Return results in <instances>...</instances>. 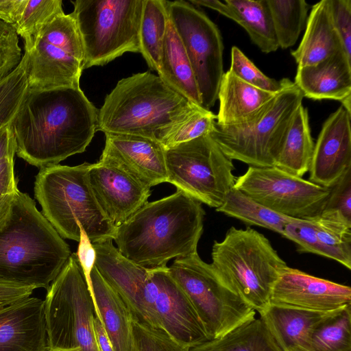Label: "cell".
Here are the masks:
<instances>
[{
    "instance_id": "8992f818",
    "label": "cell",
    "mask_w": 351,
    "mask_h": 351,
    "mask_svg": "<svg viewBox=\"0 0 351 351\" xmlns=\"http://www.w3.org/2000/svg\"><path fill=\"white\" fill-rule=\"evenodd\" d=\"M211 255L219 278L255 311L270 304L273 287L287 265L263 234L232 226L222 241H214Z\"/></svg>"
},
{
    "instance_id": "e575fe53",
    "label": "cell",
    "mask_w": 351,
    "mask_h": 351,
    "mask_svg": "<svg viewBox=\"0 0 351 351\" xmlns=\"http://www.w3.org/2000/svg\"><path fill=\"white\" fill-rule=\"evenodd\" d=\"M310 221L319 240L332 252L334 260L351 269V223L337 215L321 212Z\"/></svg>"
},
{
    "instance_id": "7a4b0ae2",
    "label": "cell",
    "mask_w": 351,
    "mask_h": 351,
    "mask_svg": "<svg viewBox=\"0 0 351 351\" xmlns=\"http://www.w3.org/2000/svg\"><path fill=\"white\" fill-rule=\"evenodd\" d=\"M204 215L202 203L177 190L145 204L117 228L113 240L123 256L142 267H167L173 258L197 252Z\"/></svg>"
},
{
    "instance_id": "3957f363",
    "label": "cell",
    "mask_w": 351,
    "mask_h": 351,
    "mask_svg": "<svg viewBox=\"0 0 351 351\" xmlns=\"http://www.w3.org/2000/svg\"><path fill=\"white\" fill-rule=\"evenodd\" d=\"M71 254L35 202L19 191L0 226V278L47 290Z\"/></svg>"
},
{
    "instance_id": "9c48e42d",
    "label": "cell",
    "mask_w": 351,
    "mask_h": 351,
    "mask_svg": "<svg viewBox=\"0 0 351 351\" xmlns=\"http://www.w3.org/2000/svg\"><path fill=\"white\" fill-rule=\"evenodd\" d=\"M44 302L48 348L99 351L94 304L75 253L51 283Z\"/></svg>"
},
{
    "instance_id": "5bb4252c",
    "label": "cell",
    "mask_w": 351,
    "mask_h": 351,
    "mask_svg": "<svg viewBox=\"0 0 351 351\" xmlns=\"http://www.w3.org/2000/svg\"><path fill=\"white\" fill-rule=\"evenodd\" d=\"M234 188L277 213L303 220L319 215L330 194V188L275 166H250L236 178Z\"/></svg>"
},
{
    "instance_id": "603a6c76",
    "label": "cell",
    "mask_w": 351,
    "mask_h": 351,
    "mask_svg": "<svg viewBox=\"0 0 351 351\" xmlns=\"http://www.w3.org/2000/svg\"><path fill=\"white\" fill-rule=\"evenodd\" d=\"M195 6L215 10L241 25L265 53L278 48L267 0H193Z\"/></svg>"
},
{
    "instance_id": "681fc988",
    "label": "cell",
    "mask_w": 351,
    "mask_h": 351,
    "mask_svg": "<svg viewBox=\"0 0 351 351\" xmlns=\"http://www.w3.org/2000/svg\"><path fill=\"white\" fill-rule=\"evenodd\" d=\"M27 0H0V21L15 27Z\"/></svg>"
},
{
    "instance_id": "d4e9b609",
    "label": "cell",
    "mask_w": 351,
    "mask_h": 351,
    "mask_svg": "<svg viewBox=\"0 0 351 351\" xmlns=\"http://www.w3.org/2000/svg\"><path fill=\"white\" fill-rule=\"evenodd\" d=\"M277 93L255 87L239 78L231 70H228L224 72L219 88V107L216 123L220 126H233L247 122Z\"/></svg>"
},
{
    "instance_id": "44dd1931",
    "label": "cell",
    "mask_w": 351,
    "mask_h": 351,
    "mask_svg": "<svg viewBox=\"0 0 351 351\" xmlns=\"http://www.w3.org/2000/svg\"><path fill=\"white\" fill-rule=\"evenodd\" d=\"M45 302L28 297L0 308V351H47Z\"/></svg>"
},
{
    "instance_id": "ab89813d",
    "label": "cell",
    "mask_w": 351,
    "mask_h": 351,
    "mask_svg": "<svg viewBox=\"0 0 351 351\" xmlns=\"http://www.w3.org/2000/svg\"><path fill=\"white\" fill-rule=\"evenodd\" d=\"M230 70L243 81L261 89L277 93L282 88V80L278 81L265 75L237 47L231 49Z\"/></svg>"
},
{
    "instance_id": "bcb514c9",
    "label": "cell",
    "mask_w": 351,
    "mask_h": 351,
    "mask_svg": "<svg viewBox=\"0 0 351 351\" xmlns=\"http://www.w3.org/2000/svg\"><path fill=\"white\" fill-rule=\"evenodd\" d=\"M78 242L77 251L75 254L83 271L88 289L93 300L95 312L96 313V306L93 294L90 279V273L95 265V250L93 243L90 242L85 231L82 228H80V238Z\"/></svg>"
},
{
    "instance_id": "4316f807",
    "label": "cell",
    "mask_w": 351,
    "mask_h": 351,
    "mask_svg": "<svg viewBox=\"0 0 351 351\" xmlns=\"http://www.w3.org/2000/svg\"><path fill=\"white\" fill-rule=\"evenodd\" d=\"M90 279L96 316L102 322L114 351H131L133 317L130 311L95 265Z\"/></svg>"
},
{
    "instance_id": "e0dca14e",
    "label": "cell",
    "mask_w": 351,
    "mask_h": 351,
    "mask_svg": "<svg viewBox=\"0 0 351 351\" xmlns=\"http://www.w3.org/2000/svg\"><path fill=\"white\" fill-rule=\"evenodd\" d=\"M270 304L331 312L351 304V288L287 266L273 287Z\"/></svg>"
},
{
    "instance_id": "f1b7e54d",
    "label": "cell",
    "mask_w": 351,
    "mask_h": 351,
    "mask_svg": "<svg viewBox=\"0 0 351 351\" xmlns=\"http://www.w3.org/2000/svg\"><path fill=\"white\" fill-rule=\"evenodd\" d=\"M314 145L308 110L302 104L292 119L274 166L302 178L309 171Z\"/></svg>"
},
{
    "instance_id": "52a82bcc",
    "label": "cell",
    "mask_w": 351,
    "mask_h": 351,
    "mask_svg": "<svg viewBox=\"0 0 351 351\" xmlns=\"http://www.w3.org/2000/svg\"><path fill=\"white\" fill-rule=\"evenodd\" d=\"M282 88L252 119L243 124L220 126L215 122L209 134L230 159L251 167L274 166L285 135L304 96L293 82Z\"/></svg>"
},
{
    "instance_id": "74e56055",
    "label": "cell",
    "mask_w": 351,
    "mask_h": 351,
    "mask_svg": "<svg viewBox=\"0 0 351 351\" xmlns=\"http://www.w3.org/2000/svg\"><path fill=\"white\" fill-rule=\"evenodd\" d=\"M216 115L210 110L197 106L181 121L171 126L160 139L164 149L173 147L203 135L212 130Z\"/></svg>"
},
{
    "instance_id": "8d00e7d4",
    "label": "cell",
    "mask_w": 351,
    "mask_h": 351,
    "mask_svg": "<svg viewBox=\"0 0 351 351\" xmlns=\"http://www.w3.org/2000/svg\"><path fill=\"white\" fill-rule=\"evenodd\" d=\"M28 58L24 53L17 67L0 81V130L10 124L28 89Z\"/></svg>"
},
{
    "instance_id": "f35d334b",
    "label": "cell",
    "mask_w": 351,
    "mask_h": 351,
    "mask_svg": "<svg viewBox=\"0 0 351 351\" xmlns=\"http://www.w3.org/2000/svg\"><path fill=\"white\" fill-rule=\"evenodd\" d=\"M131 351H189L166 330L133 319Z\"/></svg>"
},
{
    "instance_id": "8fae6325",
    "label": "cell",
    "mask_w": 351,
    "mask_h": 351,
    "mask_svg": "<svg viewBox=\"0 0 351 351\" xmlns=\"http://www.w3.org/2000/svg\"><path fill=\"white\" fill-rule=\"evenodd\" d=\"M168 270L190 300L210 339L255 317L256 311L221 281L197 252L176 258Z\"/></svg>"
},
{
    "instance_id": "5b68a950",
    "label": "cell",
    "mask_w": 351,
    "mask_h": 351,
    "mask_svg": "<svg viewBox=\"0 0 351 351\" xmlns=\"http://www.w3.org/2000/svg\"><path fill=\"white\" fill-rule=\"evenodd\" d=\"M90 164L40 168L34 195L41 213L62 238L80 241L82 228L93 244L112 241L117 228L107 219L92 191Z\"/></svg>"
},
{
    "instance_id": "83f0119b",
    "label": "cell",
    "mask_w": 351,
    "mask_h": 351,
    "mask_svg": "<svg viewBox=\"0 0 351 351\" xmlns=\"http://www.w3.org/2000/svg\"><path fill=\"white\" fill-rule=\"evenodd\" d=\"M157 73L168 86L189 101L202 107L190 61L169 17Z\"/></svg>"
},
{
    "instance_id": "ac0fdd59",
    "label": "cell",
    "mask_w": 351,
    "mask_h": 351,
    "mask_svg": "<svg viewBox=\"0 0 351 351\" xmlns=\"http://www.w3.org/2000/svg\"><path fill=\"white\" fill-rule=\"evenodd\" d=\"M105 136L99 161L121 170L150 189L167 182L165 149L159 142L130 134L107 133Z\"/></svg>"
},
{
    "instance_id": "277c9868",
    "label": "cell",
    "mask_w": 351,
    "mask_h": 351,
    "mask_svg": "<svg viewBox=\"0 0 351 351\" xmlns=\"http://www.w3.org/2000/svg\"><path fill=\"white\" fill-rule=\"evenodd\" d=\"M197 106L149 71L119 80L99 110L97 131L139 136L159 142Z\"/></svg>"
},
{
    "instance_id": "b9f144b4",
    "label": "cell",
    "mask_w": 351,
    "mask_h": 351,
    "mask_svg": "<svg viewBox=\"0 0 351 351\" xmlns=\"http://www.w3.org/2000/svg\"><path fill=\"white\" fill-rule=\"evenodd\" d=\"M14 27L0 21V81L19 64L23 56Z\"/></svg>"
},
{
    "instance_id": "7c38bea8",
    "label": "cell",
    "mask_w": 351,
    "mask_h": 351,
    "mask_svg": "<svg viewBox=\"0 0 351 351\" xmlns=\"http://www.w3.org/2000/svg\"><path fill=\"white\" fill-rule=\"evenodd\" d=\"M25 53L28 58L29 89L80 86L84 55L72 13L56 16Z\"/></svg>"
},
{
    "instance_id": "d590c367",
    "label": "cell",
    "mask_w": 351,
    "mask_h": 351,
    "mask_svg": "<svg viewBox=\"0 0 351 351\" xmlns=\"http://www.w3.org/2000/svg\"><path fill=\"white\" fill-rule=\"evenodd\" d=\"M64 13L61 0H27L21 18L14 27L29 51L43 29L56 16Z\"/></svg>"
},
{
    "instance_id": "9a60e30c",
    "label": "cell",
    "mask_w": 351,
    "mask_h": 351,
    "mask_svg": "<svg viewBox=\"0 0 351 351\" xmlns=\"http://www.w3.org/2000/svg\"><path fill=\"white\" fill-rule=\"evenodd\" d=\"M93 245L95 250V267L122 299L133 319L162 328L152 299V269L123 256L112 241Z\"/></svg>"
},
{
    "instance_id": "ba28073f",
    "label": "cell",
    "mask_w": 351,
    "mask_h": 351,
    "mask_svg": "<svg viewBox=\"0 0 351 351\" xmlns=\"http://www.w3.org/2000/svg\"><path fill=\"white\" fill-rule=\"evenodd\" d=\"M143 1H71L84 49V69L104 66L127 52L140 53Z\"/></svg>"
},
{
    "instance_id": "c3c4849f",
    "label": "cell",
    "mask_w": 351,
    "mask_h": 351,
    "mask_svg": "<svg viewBox=\"0 0 351 351\" xmlns=\"http://www.w3.org/2000/svg\"><path fill=\"white\" fill-rule=\"evenodd\" d=\"M16 152V145L12 127L9 125L0 130V173L11 162Z\"/></svg>"
},
{
    "instance_id": "6da1fadb",
    "label": "cell",
    "mask_w": 351,
    "mask_h": 351,
    "mask_svg": "<svg viewBox=\"0 0 351 351\" xmlns=\"http://www.w3.org/2000/svg\"><path fill=\"white\" fill-rule=\"evenodd\" d=\"M98 112L80 86L28 88L10 124L16 154L40 168L81 154L97 132Z\"/></svg>"
},
{
    "instance_id": "1f68e13d",
    "label": "cell",
    "mask_w": 351,
    "mask_h": 351,
    "mask_svg": "<svg viewBox=\"0 0 351 351\" xmlns=\"http://www.w3.org/2000/svg\"><path fill=\"white\" fill-rule=\"evenodd\" d=\"M216 210L248 225L261 226L282 236L287 225L298 219L270 210L234 187Z\"/></svg>"
},
{
    "instance_id": "484cf974",
    "label": "cell",
    "mask_w": 351,
    "mask_h": 351,
    "mask_svg": "<svg viewBox=\"0 0 351 351\" xmlns=\"http://www.w3.org/2000/svg\"><path fill=\"white\" fill-rule=\"evenodd\" d=\"M340 51L343 49L333 23L330 0L320 1L313 5L303 38L291 56L298 66H304L315 64Z\"/></svg>"
},
{
    "instance_id": "836d02e7",
    "label": "cell",
    "mask_w": 351,
    "mask_h": 351,
    "mask_svg": "<svg viewBox=\"0 0 351 351\" xmlns=\"http://www.w3.org/2000/svg\"><path fill=\"white\" fill-rule=\"evenodd\" d=\"M278 47H293L306 27L309 5L304 0H267Z\"/></svg>"
},
{
    "instance_id": "4dcf8cb0",
    "label": "cell",
    "mask_w": 351,
    "mask_h": 351,
    "mask_svg": "<svg viewBox=\"0 0 351 351\" xmlns=\"http://www.w3.org/2000/svg\"><path fill=\"white\" fill-rule=\"evenodd\" d=\"M169 19L166 0H143L139 29L140 53L158 71Z\"/></svg>"
},
{
    "instance_id": "d6986e66",
    "label": "cell",
    "mask_w": 351,
    "mask_h": 351,
    "mask_svg": "<svg viewBox=\"0 0 351 351\" xmlns=\"http://www.w3.org/2000/svg\"><path fill=\"white\" fill-rule=\"evenodd\" d=\"M88 180L103 213L117 228L148 201L150 188L110 165L90 164Z\"/></svg>"
},
{
    "instance_id": "816d5d0a",
    "label": "cell",
    "mask_w": 351,
    "mask_h": 351,
    "mask_svg": "<svg viewBox=\"0 0 351 351\" xmlns=\"http://www.w3.org/2000/svg\"><path fill=\"white\" fill-rule=\"evenodd\" d=\"M47 351H82L80 347L74 348H48Z\"/></svg>"
},
{
    "instance_id": "f6af8a7d",
    "label": "cell",
    "mask_w": 351,
    "mask_h": 351,
    "mask_svg": "<svg viewBox=\"0 0 351 351\" xmlns=\"http://www.w3.org/2000/svg\"><path fill=\"white\" fill-rule=\"evenodd\" d=\"M18 191L14 162H11L0 173V226L8 217Z\"/></svg>"
},
{
    "instance_id": "7bdbcfd3",
    "label": "cell",
    "mask_w": 351,
    "mask_h": 351,
    "mask_svg": "<svg viewBox=\"0 0 351 351\" xmlns=\"http://www.w3.org/2000/svg\"><path fill=\"white\" fill-rule=\"evenodd\" d=\"M322 211L335 214L351 223V169L330 188L329 196Z\"/></svg>"
},
{
    "instance_id": "4fadbf2b",
    "label": "cell",
    "mask_w": 351,
    "mask_h": 351,
    "mask_svg": "<svg viewBox=\"0 0 351 351\" xmlns=\"http://www.w3.org/2000/svg\"><path fill=\"white\" fill-rule=\"evenodd\" d=\"M167 8L190 61L202 106L210 110L217 100L224 73L220 30L204 12L188 1H167Z\"/></svg>"
},
{
    "instance_id": "2e32d148",
    "label": "cell",
    "mask_w": 351,
    "mask_h": 351,
    "mask_svg": "<svg viewBox=\"0 0 351 351\" xmlns=\"http://www.w3.org/2000/svg\"><path fill=\"white\" fill-rule=\"evenodd\" d=\"M153 300L162 328L190 349L210 338L190 300L168 267L152 269Z\"/></svg>"
},
{
    "instance_id": "30bf717a",
    "label": "cell",
    "mask_w": 351,
    "mask_h": 351,
    "mask_svg": "<svg viewBox=\"0 0 351 351\" xmlns=\"http://www.w3.org/2000/svg\"><path fill=\"white\" fill-rule=\"evenodd\" d=\"M167 182L200 203L217 208L234 187L232 160L209 134L165 149Z\"/></svg>"
},
{
    "instance_id": "f546056e",
    "label": "cell",
    "mask_w": 351,
    "mask_h": 351,
    "mask_svg": "<svg viewBox=\"0 0 351 351\" xmlns=\"http://www.w3.org/2000/svg\"><path fill=\"white\" fill-rule=\"evenodd\" d=\"M189 351H281L261 318H252Z\"/></svg>"
},
{
    "instance_id": "f907efd6",
    "label": "cell",
    "mask_w": 351,
    "mask_h": 351,
    "mask_svg": "<svg viewBox=\"0 0 351 351\" xmlns=\"http://www.w3.org/2000/svg\"><path fill=\"white\" fill-rule=\"evenodd\" d=\"M93 323L95 338L99 351H114L104 325L96 315L93 317Z\"/></svg>"
},
{
    "instance_id": "d6a6232c",
    "label": "cell",
    "mask_w": 351,
    "mask_h": 351,
    "mask_svg": "<svg viewBox=\"0 0 351 351\" xmlns=\"http://www.w3.org/2000/svg\"><path fill=\"white\" fill-rule=\"evenodd\" d=\"M305 351H351V304L335 311L312 330Z\"/></svg>"
},
{
    "instance_id": "7dc6e473",
    "label": "cell",
    "mask_w": 351,
    "mask_h": 351,
    "mask_svg": "<svg viewBox=\"0 0 351 351\" xmlns=\"http://www.w3.org/2000/svg\"><path fill=\"white\" fill-rule=\"evenodd\" d=\"M34 287L0 278V308L29 297Z\"/></svg>"
},
{
    "instance_id": "cb8c5ba5",
    "label": "cell",
    "mask_w": 351,
    "mask_h": 351,
    "mask_svg": "<svg viewBox=\"0 0 351 351\" xmlns=\"http://www.w3.org/2000/svg\"><path fill=\"white\" fill-rule=\"evenodd\" d=\"M335 311L317 312L270 304L259 314L281 351H305L312 330Z\"/></svg>"
},
{
    "instance_id": "7402d4cb",
    "label": "cell",
    "mask_w": 351,
    "mask_h": 351,
    "mask_svg": "<svg viewBox=\"0 0 351 351\" xmlns=\"http://www.w3.org/2000/svg\"><path fill=\"white\" fill-rule=\"evenodd\" d=\"M293 83L304 97L338 101L351 114V60L343 51L313 65L298 66Z\"/></svg>"
},
{
    "instance_id": "ffe728a7",
    "label": "cell",
    "mask_w": 351,
    "mask_h": 351,
    "mask_svg": "<svg viewBox=\"0 0 351 351\" xmlns=\"http://www.w3.org/2000/svg\"><path fill=\"white\" fill-rule=\"evenodd\" d=\"M351 114L342 106L322 125L309 169V181L326 188L351 169Z\"/></svg>"
},
{
    "instance_id": "ee69618b",
    "label": "cell",
    "mask_w": 351,
    "mask_h": 351,
    "mask_svg": "<svg viewBox=\"0 0 351 351\" xmlns=\"http://www.w3.org/2000/svg\"><path fill=\"white\" fill-rule=\"evenodd\" d=\"M330 6L333 23L343 52L351 60V0H330Z\"/></svg>"
},
{
    "instance_id": "60d3db41",
    "label": "cell",
    "mask_w": 351,
    "mask_h": 351,
    "mask_svg": "<svg viewBox=\"0 0 351 351\" xmlns=\"http://www.w3.org/2000/svg\"><path fill=\"white\" fill-rule=\"evenodd\" d=\"M283 237L295 243L300 253H313L334 260L333 254L319 240L308 220L295 219L288 223Z\"/></svg>"
}]
</instances>
